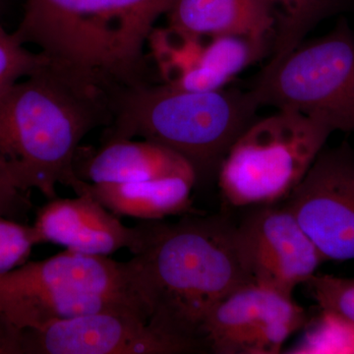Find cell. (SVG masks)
<instances>
[{
  "instance_id": "1",
  "label": "cell",
  "mask_w": 354,
  "mask_h": 354,
  "mask_svg": "<svg viewBox=\"0 0 354 354\" xmlns=\"http://www.w3.org/2000/svg\"><path fill=\"white\" fill-rule=\"evenodd\" d=\"M141 246L125 262L148 324L186 353L206 351L202 327L211 310L250 283L225 216L186 215L176 223L142 221Z\"/></svg>"
},
{
  "instance_id": "2",
  "label": "cell",
  "mask_w": 354,
  "mask_h": 354,
  "mask_svg": "<svg viewBox=\"0 0 354 354\" xmlns=\"http://www.w3.org/2000/svg\"><path fill=\"white\" fill-rule=\"evenodd\" d=\"M111 118L109 91L48 60L0 95V171L48 201L58 184L82 194L90 183L77 174L79 146Z\"/></svg>"
},
{
  "instance_id": "3",
  "label": "cell",
  "mask_w": 354,
  "mask_h": 354,
  "mask_svg": "<svg viewBox=\"0 0 354 354\" xmlns=\"http://www.w3.org/2000/svg\"><path fill=\"white\" fill-rule=\"evenodd\" d=\"M174 0H26L14 34L109 92L147 81L145 46Z\"/></svg>"
},
{
  "instance_id": "4",
  "label": "cell",
  "mask_w": 354,
  "mask_h": 354,
  "mask_svg": "<svg viewBox=\"0 0 354 354\" xmlns=\"http://www.w3.org/2000/svg\"><path fill=\"white\" fill-rule=\"evenodd\" d=\"M111 102L113 118L102 144L139 137L167 147L192 165L198 183L216 176L261 108L250 90L191 92L150 83L115 88Z\"/></svg>"
},
{
  "instance_id": "5",
  "label": "cell",
  "mask_w": 354,
  "mask_h": 354,
  "mask_svg": "<svg viewBox=\"0 0 354 354\" xmlns=\"http://www.w3.org/2000/svg\"><path fill=\"white\" fill-rule=\"evenodd\" d=\"M148 317L125 262L65 250L0 274V315L20 330L97 312Z\"/></svg>"
},
{
  "instance_id": "6",
  "label": "cell",
  "mask_w": 354,
  "mask_h": 354,
  "mask_svg": "<svg viewBox=\"0 0 354 354\" xmlns=\"http://www.w3.org/2000/svg\"><path fill=\"white\" fill-rule=\"evenodd\" d=\"M332 133L320 121L295 111L277 109L256 118L235 140L218 167L221 194L237 208L286 200Z\"/></svg>"
},
{
  "instance_id": "7",
  "label": "cell",
  "mask_w": 354,
  "mask_h": 354,
  "mask_svg": "<svg viewBox=\"0 0 354 354\" xmlns=\"http://www.w3.org/2000/svg\"><path fill=\"white\" fill-rule=\"evenodd\" d=\"M260 106L295 111L333 132L354 133V32L346 20L319 38L304 39L267 64L250 88Z\"/></svg>"
},
{
  "instance_id": "8",
  "label": "cell",
  "mask_w": 354,
  "mask_h": 354,
  "mask_svg": "<svg viewBox=\"0 0 354 354\" xmlns=\"http://www.w3.org/2000/svg\"><path fill=\"white\" fill-rule=\"evenodd\" d=\"M286 201L324 261L354 260V155L348 147L319 153Z\"/></svg>"
},
{
  "instance_id": "9",
  "label": "cell",
  "mask_w": 354,
  "mask_h": 354,
  "mask_svg": "<svg viewBox=\"0 0 354 354\" xmlns=\"http://www.w3.org/2000/svg\"><path fill=\"white\" fill-rule=\"evenodd\" d=\"M306 319L292 297L250 283L211 310L202 339L216 354H278Z\"/></svg>"
},
{
  "instance_id": "10",
  "label": "cell",
  "mask_w": 354,
  "mask_h": 354,
  "mask_svg": "<svg viewBox=\"0 0 354 354\" xmlns=\"http://www.w3.org/2000/svg\"><path fill=\"white\" fill-rule=\"evenodd\" d=\"M147 46L162 84L191 92L227 87L272 50L270 44L245 37L195 35L169 25L153 28Z\"/></svg>"
},
{
  "instance_id": "11",
  "label": "cell",
  "mask_w": 354,
  "mask_h": 354,
  "mask_svg": "<svg viewBox=\"0 0 354 354\" xmlns=\"http://www.w3.org/2000/svg\"><path fill=\"white\" fill-rule=\"evenodd\" d=\"M237 249L251 283L292 297L324 259L283 207L258 206L235 225Z\"/></svg>"
},
{
  "instance_id": "12",
  "label": "cell",
  "mask_w": 354,
  "mask_h": 354,
  "mask_svg": "<svg viewBox=\"0 0 354 354\" xmlns=\"http://www.w3.org/2000/svg\"><path fill=\"white\" fill-rule=\"evenodd\" d=\"M183 353L179 344L133 313L97 312L23 330V354Z\"/></svg>"
},
{
  "instance_id": "13",
  "label": "cell",
  "mask_w": 354,
  "mask_h": 354,
  "mask_svg": "<svg viewBox=\"0 0 354 354\" xmlns=\"http://www.w3.org/2000/svg\"><path fill=\"white\" fill-rule=\"evenodd\" d=\"M32 228L37 244H58L72 252L91 256H109L121 249L133 255L144 236L142 223L127 227L88 188L74 198L48 200L37 209Z\"/></svg>"
},
{
  "instance_id": "14",
  "label": "cell",
  "mask_w": 354,
  "mask_h": 354,
  "mask_svg": "<svg viewBox=\"0 0 354 354\" xmlns=\"http://www.w3.org/2000/svg\"><path fill=\"white\" fill-rule=\"evenodd\" d=\"M169 26L195 35H234L270 44L276 32L272 0H174Z\"/></svg>"
},
{
  "instance_id": "15",
  "label": "cell",
  "mask_w": 354,
  "mask_h": 354,
  "mask_svg": "<svg viewBox=\"0 0 354 354\" xmlns=\"http://www.w3.org/2000/svg\"><path fill=\"white\" fill-rule=\"evenodd\" d=\"M76 171L81 179L92 184L139 183L171 176L197 179L185 158L167 147L143 139L102 144Z\"/></svg>"
},
{
  "instance_id": "16",
  "label": "cell",
  "mask_w": 354,
  "mask_h": 354,
  "mask_svg": "<svg viewBox=\"0 0 354 354\" xmlns=\"http://www.w3.org/2000/svg\"><path fill=\"white\" fill-rule=\"evenodd\" d=\"M195 177L171 176L139 183L88 184V190L102 205L118 216L160 221L187 215Z\"/></svg>"
},
{
  "instance_id": "17",
  "label": "cell",
  "mask_w": 354,
  "mask_h": 354,
  "mask_svg": "<svg viewBox=\"0 0 354 354\" xmlns=\"http://www.w3.org/2000/svg\"><path fill=\"white\" fill-rule=\"evenodd\" d=\"M353 0H272L276 32L267 64L278 62L306 39L319 23L346 10Z\"/></svg>"
},
{
  "instance_id": "18",
  "label": "cell",
  "mask_w": 354,
  "mask_h": 354,
  "mask_svg": "<svg viewBox=\"0 0 354 354\" xmlns=\"http://www.w3.org/2000/svg\"><path fill=\"white\" fill-rule=\"evenodd\" d=\"M286 353L354 354V323L339 314L322 310L304 335Z\"/></svg>"
},
{
  "instance_id": "19",
  "label": "cell",
  "mask_w": 354,
  "mask_h": 354,
  "mask_svg": "<svg viewBox=\"0 0 354 354\" xmlns=\"http://www.w3.org/2000/svg\"><path fill=\"white\" fill-rule=\"evenodd\" d=\"M41 53H32L13 32L0 24V95L16 83L32 75L48 62Z\"/></svg>"
},
{
  "instance_id": "20",
  "label": "cell",
  "mask_w": 354,
  "mask_h": 354,
  "mask_svg": "<svg viewBox=\"0 0 354 354\" xmlns=\"http://www.w3.org/2000/svg\"><path fill=\"white\" fill-rule=\"evenodd\" d=\"M305 285L322 310L332 311L354 323V279L314 274Z\"/></svg>"
},
{
  "instance_id": "21",
  "label": "cell",
  "mask_w": 354,
  "mask_h": 354,
  "mask_svg": "<svg viewBox=\"0 0 354 354\" xmlns=\"http://www.w3.org/2000/svg\"><path fill=\"white\" fill-rule=\"evenodd\" d=\"M35 245L32 225L0 216V274L28 262Z\"/></svg>"
},
{
  "instance_id": "22",
  "label": "cell",
  "mask_w": 354,
  "mask_h": 354,
  "mask_svg": "<svg viewBox=\"0 0 354 354\" xmlns=\"http://www.w3.org/2000/svg\"><path fill=\"white\" fill-rule=\"evenodd\" d=\"M32 208L28 193L16 187L0 171V216L20 221Z\"/></svg>"
},
{
  "instance_id": "23",
  "label": "cell",
  "mask_w": 354,
  "mask_h": 354,
  "mask_svg": "<svg viewBox=\"0 0 354 354\" xmlns=\"http://www.w3.org/2000/svg\"><path fill=\"white\" fill-rule=\"evenodd\" d=\"M0 354H23V330L0 315Z\"/></svg>"
},
{
  "instance_id": "24",
  "label": "cell",
  "mask_w": 354,
  "mask_h": 354,
  "mask_svg": "<svg viewBox=\"0 0 354 354\" xmlns=\"http://www.w3.org/2000/svg\"><path fill=\"white\" fill-rule=\"evenodd\" d=\"M6 0H0V11L2 10V7H3L4 3H6Z\"/></svg>"
}]
</instances>
